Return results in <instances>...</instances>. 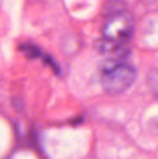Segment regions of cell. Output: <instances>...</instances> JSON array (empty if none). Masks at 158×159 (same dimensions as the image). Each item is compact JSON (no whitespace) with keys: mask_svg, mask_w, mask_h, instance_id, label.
I'll use <instances>...</instances> for the list:
<instances>
[{"mask_svg":"<svg viewBox=\"0 0 158 159\" xmlns=\"http://www.w3.org/2000/svg\"><path fill=\"white\" fill-rule=\"evenodd\" d=\"M134 19L126 10H119L109 15L103 26V38L117 45L123 46L132 36Z\"/></svg>","mask_w":158,"mask_h":159,"instance_id":"obj_2","label":"cell"},{"mask_svg":"<svg viewBox=\"0 0 158 159\" xmlns=\"http://www.w3.org/2000/svg\"><path fill=\"white\" fill-rule=\"evenodd\" d=\"M126 54L107 60L102 67V84L110 94H119L128 89L137 77V70L125 61Z\"/></svg>","mask_w":158,"mask_h":159,"instance_id":"obj_1","label":"cell"},{"mask_svg":"<svg viewBox=\"0 0 158 159\" xmlns=\"http://www.w3.org/2000/svg\"><path fill=\"white\" fill-rule=\"evenodd\" d=\"M146 81L150 91L158 97V69H153L148 73Z\"/></svg>","mask_w":158,"mask_h":159,"instance_id":"obj_3","label":"cell"}]
</instances>
